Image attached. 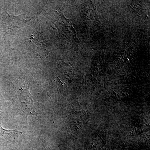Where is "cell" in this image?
<instances>
[{"label":"cell","mask_w":150,"mask_h":150,"mask_svg":"<svg viewBox=\"0 0 150 150\" xmlns=\"http://www.w3.org/2000/svg\"><path fill=\"white\" fill-rule=\"evenodd\" d=\"M22 134L21 132L15 131V130H8L4 129L1 126H0V134L1 136H4L5 135H8L10 137L16 135L17 134Z\"/></svg>","instance_id":"3957f363"},{"label":"cell","mask_w":150,"mask_h":150,"mask_svg":"<svg viewBox=\"0 0 150 150\" xmlns=\"http://www.w3.org/2000/svg\"><path fill=\"white\" fill-rule=\"evenodd\" d=\"M13 103L14 108L18 113L25 117L28 115H38L32 96L28 86L20 88L16 95L14 97Z\"/></svg>","instance_id":"6da1fadb"},{"label":"cell","mask_w":150,"mask_h":150,"mask_svg":"<svg viewBox=\"0 0 150 150\" xmlns=\"http://www.w3.org/2000/svg\"><path fill=\"white\" fill-rule=\"evenodd\" d=\"M8 18H7L8 28L14 29L15 28H21L24 27L28 21L26 20L22 17L21 15L15 16L13 15L7 13Z\"/></svg>","instance_id":"7a4b0ae2"}]
</instances>
